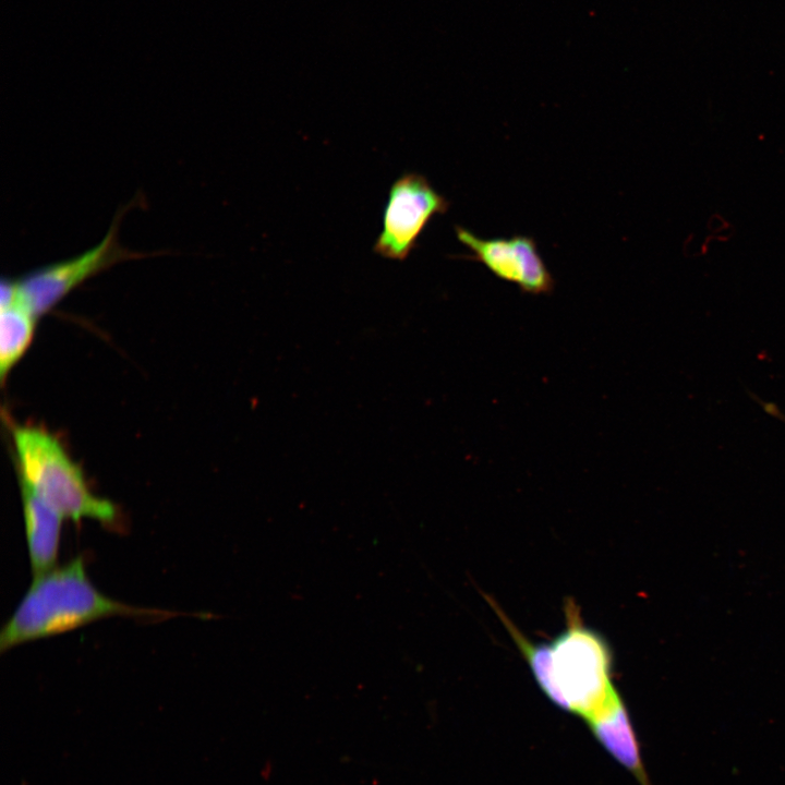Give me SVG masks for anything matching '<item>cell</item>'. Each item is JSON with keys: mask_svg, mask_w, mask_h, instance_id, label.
Wrapping results in <instances>:
<instances>
[{"mask_svg": "<svg viewBox=\"0 0 785 785\" xmlns=\"http://www.w3.org/2000/svg\"><path fill=\"white\" fill-rule=\"evenodd\" d=\"M36 316L22 300L1 309L0 375L2 381L22 359L35 334Z\"/></svg>", "mask_w": 785, "mask_h": 785, "instance_id": "8", "label": "cell"}, {"mask_svg": "<svg viewBox=\"0 0 785 785\" xmlns=\"http://www.w3.org/2000/svg\"><path fill=\"white\" fill-rule=\"evenodd\" d=\"M116 217L106 235L80 255L36 269L19 280L22 303L36 316L46 314L87 279L123 261L147 256L123 246Z\"/></svg>", "mask_w": 785, "mask_h": 785, "instance_id": "4", "label": "cell"}, {"mask_svg": "<svg viewBox=\"0 0 785 785\" xmlns=\"http://www.w3.org/2000/svg\"><path fill=\"white\" fill-rule=\"evenodd\" d=\"M448 208L449 202L424 176L415 172L400 176L388 191L374 252L390 259H406L428 221Z\"/></svg>", "mask_w": 785, "mask_h": 785, "instance_id": "5", "label": "cell"}, {"mask_svg": "<svg viewBox=\"0 0 785 785\" xmlns=\"http://www.w3.org/2000/svg\"><path fill=\"white\" fill-rule=\"evenodd\" d=\"M101 593L89 580L81 556L34 576L19 606L0 632V651L56 636L116 615H159Z\"/></svg>", "mask_w": 785, "mask_h": 785, "instance_id": "1", "label": "cell"}, {"mask_svg": "<svg viewBox=\"0 0 785 785\" xmlns=\"http://www.w3.org/2000/svg\"><path fill=\"white\" fill-rule=\"evenodd\" d=\"M565 613L566 628L550 643L552 686L546 697L587 723L619 693L612 681V652L600 633L584 626L573 601L566 603Z\"/></svg>", "mask_w": 785, "mask_h": 785, "instance_id": "3", "label": "cell"}, {"mask_svg": "<svg viewBox=\"0 0 785 785\" xmlns=\"http://www.w3.org/2000/svg\"><path fill=\"white\" fill-rule=\"evenodd\" d=\"M20 488L29 563L36 576L57 566L64 519L35 494Z\"/></svg>", "mask_w": 785, "mask_h": 785, "instance_id": "7", "label": "cell"}, {"mask_svg": "<svg viewBox=\"0 0 785 785\" xmlns=\"http://www.w3.org/2000/svg\"><path fill=\"white\" fill-rule=\"evenodd\" d=\"M458 240L471 255L466 259L479 262L495 277L516 285L522 292L551 294L555 280L531 237L516 234L510 238L482 239L457 226Z\"/></svg>", "mask_w": 785, "mask_h": 785, "instance_id": "6", "label": "cell"}, {"mask_svg": "<svg viewBox=\"0 0 785 785\" xmlns=\"http://www.w3.org/2000/svg\"><path fill=\"white\" fill-rule=\"evenodd\" d=\"M20 487L35 494L63 519H92L113 527L117 507L93 493L83 471L59 439L44 428L12 426Z\"/></svg>", "mask_w": 785, "mask_h": 785, "instance_id": "2", "label": "cell"}]
</instances>
